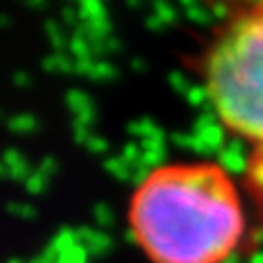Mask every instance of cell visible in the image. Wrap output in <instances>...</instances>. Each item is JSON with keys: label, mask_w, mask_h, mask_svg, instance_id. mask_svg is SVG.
Masks as SVG:
<instances>
[{"label": "cell", "mask_w": 263, "mask_h": 263, "mask_svg": "<svg viewBox=\"0 0 263 263\" xmlns=\"http://www.w3.org/2000/svg\"><path fill=\"white\" fill-rule=\"evenodd\" d=\"M197 77L217 123L246 149L243 191L263 228V3L230 5L197 57Z\"/></svg>", "instance_id": "cell-2"}, {"label": "cell", "mask_w": 263, "mask_h": 263, "mask_svg": "<svg viewBox=\"0 0 263 263\" xmlns=\"http://www.w3.org/2000/svg\"><path fill=\"white\" fill-rule=\"evenodd\" d=\"M125 224L149 263H230L252 246L241 180L217 160H169L145 171L127 197Z\"/></svg>", "instance_id": "cell-1"}]
</instances>
